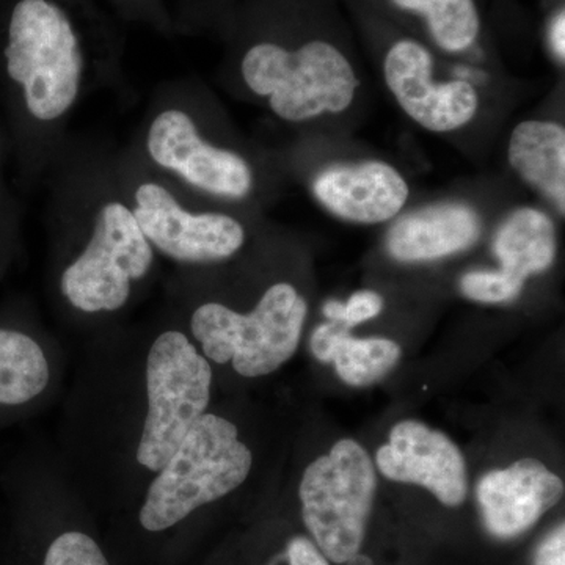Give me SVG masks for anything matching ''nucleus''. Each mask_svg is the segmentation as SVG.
Segmentation results:
<instances>
[{
  "label": "nucleus",
  "mask_w": 565,
  "mask_h": 565,
  "mask_svg": "<svg viewBox=\"0 0 565 565\" xmlns=\"http://www.w3.org/2000/svg\"><path fill=\"white\" fill-rule=\"evenodd\" d=\"M252 465V451L241 441L236 424L206 412L154 475L140 509L141 526L161 533L178 525L244 484Z\"/></svg>",
  "instance_id": "5"
},
{
  "label": "nucleus",
  "mask_w": 565,
  "mask_h": 565,
  "mask_svg": "<svg viewBox=\"0 0 565 565\" xmlns=\"http://www.w3.org/2000/svg\"><path fill=\"white\" fill-rule=\"evenodd\" d=\"M534 565H565V530L556 527L535 553Z\"/></svg>",
  "instance_id": "23"
},
{
  "label": "nucleus",
  "mask_w": 565,
  "mask_h": 565,
  "mask_svg": "<svg viewBox=\"0 0 565 565\" xmlns=\"http://www.w3.org/2000/svg\"><path fill=\"white\" fill-rule=\"evenodd\" d=\"M375 487L374 465L351 438L308 465L299 490L303 522L327 559L345 564L360 553Z\"/></svg>",
  "instance_id": "8"
},
{
  "label": "nucleus",
  "mask_w": 565,
  "mask_h": 565,
  "mask_svg": "<svg viewBox=\"0 0 565 565\" xmlns=\"http://www.w3.org/2000/svg\"><path fill=\"white\" fill-rule=\"evenodd\" d=\"M522 289V285L505 277L500 270H473L465 274L460 280L463 296L479 303L512 302Z\"/></svg>",
  "instance_id": "19"
},
{
  "label": "nucleus",
  "mask_w": 565,
  "mask_h": 565,
  "mask_svg": "<svg viewBox=\"0 0 565 565\" xmlns=\"http://www.w3.org/2000/svg\"><path fill=\"white\" fill-rule=\"evenodd\" d=\"M348 565H374L373 561H371V557H367L366 555H360V553H356L355 556H352L351 559L345 563Z\"/></svg>",
  "instance_id": "27"
},
{
  "label": "nucleus",
  "mask_w": 565,
  "mask_h": 565,
  "mask_svg": "<svg viewBox=\"0 0 565 565\" xmlns=\"http://www.w3.org/2000/svg\"><path fill=\"white\" fill-rule=\"evenodd\" d=\"M492 247L501 264L498 270L525 286L527 278L545 273L555 263V222L537 207H519L498 226Z\"/></svg>",
  "instance_id": "15"
},
{
  "label": "nucleus",
  "mask_w": 565,
  "mask_h": 565,
  "mask_svg": "<svg viewBox=\"0 0 565 565\" xmlns=\"http://www.w3.org/2000/svg\"><path fill=\"white\" fill-rule=\"evenodd\" d=\"M237 73L244 90L286 122L343 114L360 87L349 58L322 40L296 50L277 41H256L241 55Z\"/></svg>",
  "instance_id": "4"
},
{
  "label": "nucleus",
  "mask_w": 565,
  "mask_h": 565,
  "mask_svg": "<svg viewBox=\"0 0 565 565\" xmlns=\"http://www.w3.org/2000/svg\"><path fill=\"white\" fill-rule=\"evenodd\" d=\"M114 163L134 217L156 253L200 267L228 262L247 244V226L234 212L211 206L215 202L159 173L129 145L114 150Z\"/></svg>",
  "instance_id": "3"
},
{
  "label": "nucleus",
  "mask_w": 565,
  "mask_h": 565,
  "mask_svg": "<svg viewBox=\"0 0 565 565\" xmlns=\"http://www.w3.org/2000/svg\"><path fill=\"white\" fill-rule=\"evenodd\" d=\"M476 494L486 530L498 539H514L559 503L564 482L539 460L522 459L482 476Z\"/></svg>",
  "instance_id": "11"
},
{
  "label": "nucleus",
  "mask_w": 565,
  "mask_h": 565,
  "mask_svg": "<svg viewBox=\"0 0 565 565\" xmlns=\"http://www.w3.org/2000/svg\"><path fill=\"white\" fill-rule=\"evenodd\" d=\"M57 289L71 310L118 313L156 263L115 172L114 150L71 137L47 170Z\"/></svg>",
  "instance_id": "1"
},
{
  "label": "nucleus",
  "mask_w": 565,
  "mask_h": 565,
  "mask_svg": "<svg viewBox=\"0 0 565 565\" xmlns=\"http://www.w3.org/2000/svg\"><path fill=\"white\" fill-rule=\"evenodd\" d=\"M550 43H552L553 51L561 62L565 61V11L561 10L555 20H553L552 28H550Z\"/></svg>",
  "instance_id": "25"
},
{
  "label": "nucleus",
  "mask_w": 565,
  "mask_h": 565,
  "mask_svg": "<svg viewBox=\"0 0 565 565\" xmlns=\"http://www.w3.org/2000/svg\"><path fill=\"white\" fill-rule=\"evenodd\" d=\"M385 303L381 294L374 291H359L352 294L351 299L344 303V326L348 329L377 318L384 310Z\"/></svg>",
  "instance_id": "21"
},
{
  "label": "nucleus",
  "mask_w": 565,
  "mask_h": 565,
  "mask_svg": "<svg viewBox=\"0 0 565 565\" xmlns=\"http://www.w3.org/2000/svg\"><path fill=\"white\" fill-rule=\"evenodd\" d=\"M307 313V300L296 286L277 281L247 313L218 300L196 303L189 315V330L211 362H232L243 377H263L296 353Z\"/></svg>",
  "instance_id": "6"
},
{
  "label": "nucleus",
  "mask_w": 565,
  "mask_h": 565,
  "mask_svg": "<svg viewBox=\"0 0 565 565\" xmlns=\"http://www.w3.org/2000/svg\"><path fill=\"white\" fill-rule=\"evenodd\" d=\"M50 381V362L39 341L18 327L0 326V414L33 403Z\"/></svg>",
  "instance_id": "16"
},
{
  "label": "nucleus",
  "mask_w": 565,
  "mask_h": 565,
  "mask_svg": "<svg viewBox=\"0 0 565 565\" xmlns=\"http://www.w3.org/2000/svg\"><path fill=\"white\" fill-rule=\"evenodd\" d=\"M316 200L343 221L375 225L392 221L407 203L403 174L382 161L333 166L315 178Z\"/></svg>",
  "instance_id": "12"
},
{
  "label": "nucleus",
  "mask_w": 565,
  "mask_h": 565,
  "mask_svg": "<svg viewBox=\"0 0 565 565\" xmlns=\"http://www.w3.org/2000/svg\"><path fill=\"white\" fill-rule=\"evenodd\" d=\"M348 327L343 323L329 322L322 323L311 334L310 348L316 359L323 363H332L334 348L340 341L341 334Z\"/></svg>",
  "instance_id": "22"
},
{
  "label": "nucleus",
  "mask_w": 565,
  "mask_h": 565,
  "mask_svg": "<svg viewBox=\"0 0 565 565\" xmlns=\"http://www.w3.org/2000/svg\"><path fill=\"white\" fill-rule=\"evenodd\" d=\"M377 467L385 478L422 486L449 508L467 498V465L460 449L440 430L414 419L393 427L388 444L377 451Z\"/></svg>",
  "instance_id": "10"
},
{
  "label": "nucleus",
  "mask_w": 565,
  "mask_h": 565,
  "mask_svg": "<svg viewBox=\"0 0 565 565\" xmlns=\"http://www.w3.org/2000/svg\"><path fill=\"white\" fill-rule=\"evenodd\" d=\"M43 565H110L103 550L79 531H68L55 539L47 548Z\"/></svg>",
  "instance_id": "20"
},
{
  "label": "nucleus",
  "mask_w": 565,
  "mask_h": 565,
  "mask_svg": "<svg viewBox=\"0 0 565 565\" xmlns=\"http://www.w3.org/2000/svg\"><path fill=\"white\" fill-rule=\"evenodd\" d=\"M508 159L530 188L565 212V128L550 120H525L512 129Z\"/></svg>",
  "instance_id": "14"
},
{
  "label": "nucleus",
  "mask_w": 565,
  "mask_h": 565,
  "mask_svg": "<svg viewBox=\"0 0 565 565\" xmlns=\"http://www.w3.org/2000/svg\"><path fill=\"white\" fill-rule=\"evenodd\" d=\"M323 315L332 322L343 323L344 326V303L340 300H329L323 305Z\"/></svg>",
  "instance_id": "26"
},
{
  "label": "nucleus",
  "mask_w": 565,
  "mask_h": 565,
  "mask_svg": "<svg viewBox=\"0 0 565 565\" xmlns=\"http://www.w3.org/2000/svg\"><path fill=\"white\" fill-rule=\"evenodd\" d=\"M386 87L401 109L423 129L452 132L475 120L479 95L467 81H435L430 51L415 40H399L386 52Z\"/></svg>",
  "instance_id": "9"
},
{
  "label": "nucleus",
  "mask_w": 565,
  "mask_h": 565,
  "mask_svg": "<svg viewBox=\"0 0 565 565\" xmlns=\"http://www.w3.org/2000/svg\"><path fill=\"white\" fill-rule=\"evenodd\" d=\"M401 359L399 344L386 338H353L345 329L334 348V370L351 386H367L384 379Z\"/></svg>",
  "instance_id": "18"
},
{
  "label": "nucleus",
  "mask_w": 565,
  "mask_h": 565,
  "mask_svg": "<svg viewBox=\"0 0 565 565\" xmlns=\"http://www.w3.org/2000/svg\"><path fill=\"white\" fill-rule=\"evenodd\" d=\"M482 221L467 203H435L405 214L386 234V250L399 263H426L468 250Z\"/></svg>",
  "instance_id": "13"
},
{
  "label": "nucleus",
  "mask_w": 565,
  "mask_h": 565,
  "mask_svg": "<svg viewBox=\"0 0 565 565\" xmlns=\"http://www.w3.org/2000/svg\"><path fill=\"white\" fill-rule=\"evenodd\" d=\"M207 99L191 81L159 85L129 147L152 169L203 199L250 202L259 182L255 162L221 139Z\"/></svg>",
  "instance_id": "2"
},
{
  "label": "nucleus",
  "mask_w": 565,
  "mask_h": 565,
  "mask_svg": "<svg viewBox=\"0 0 565 565\" xmlns=\"http://www.w3.org/2000/svg\"><path fill=\"white\" fill-rule=\"evenodd\" d=\"M397 9L419 14L440 50L457 54L470 50L481 32L475 0H392Z\"/></svg>",
  "instance_id": "17"
},
{
  "label": "nucleus",
  "mask_w": 565,
  "mask_h": 565,
  "mask_svg": "<svg viewBox=\"0 0 565 565\" xmlns=\"http://www.w3.org/2000/svg\"><path fill=\"white\" fill-rule=\"evenodd\" d=\"M289 565H330L321 550L308 539H294L288 546Z\"/></svg>",
  "instance_id": "24"
},
{
  "label": "nucleus",
  "mask_w": 565,
  "mask_h": 565,
  "mask_svg": "<svg viewBox=\"0 0 565 565\" xmlns=\"http://www.w3.org/2000/svg\"><path fill=\"white\" fill-rule=\"evenodd\" d=\"M211 385L210 360L188 334L169 329L152 340L145 363L147 414L136 448L137 463L147 473L161 471L206 414Z\"/></svg>",
  "instance_id": "7"
}]
</instances>
